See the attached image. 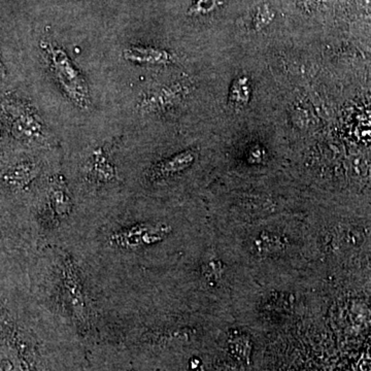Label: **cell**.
I'll return each instance as SVG.
<instances>
[{"label":"cell","instance_id":"obj_5","mask_svg":"<svg viewBox=\"0 0 371 371\" xmlns=\"http://www.w3.org/2000/svg\"><path fill=\"white\" fill-rule=\"evenodd\" d=\"M179 88H163L159 91L144 98L142 102V109L147 111H160L173 104L177 97H179Z\"/></svg>","mask_w":371,"mask_h":371},{"label":"cell","instance_id":"obj_1","mask_svg":"<svg viewBox=\"0 0 371 371\" xmlns=\"http://www.w3.org/2000/svg\"><path fill=\"white\" fill-rule=\"evenodd\" d=\"M41 49L45 52L55 80L67 97L81 109H89L91 105L89 87L67 53L59 46L48 41L41 43Z\"/></svg>","mask_w":371,"mask_h":371},{"label":"cell","instance_id":"obj_7","mask_svg":"<svg viewBox=\"0 0 371 371\" xmlns=\"http://www.w3.org/2000/svg\"><path fill=\"white\" fill-rule=\"evenodd\" d=\"M247 79H238L234 81L230 90L229 100L234 104H245L249 100V88Z\"/></svg>","mask_w":371,"mask_h":371},{"label":"cell","instance_id":"obj_2","mask_svg":"<svg viewBox=\"0 0 371 371\" xmlns=\"http://www.w3.org/2000/svg\"><path fill=\"white\" fill-rule=\"evenodd\" d=\"M4 115L15 136L27 142H45L47 140L45 126L39 116L29 107L15 100L4 104Z\"/></svg>","mask_w":371,"mask_h":371},{"label":"cell","instance_id":"obj_6","mask_svg":"<svg viewBox=\"0 0 371 371\" xmlns=\"http://www.w3.org/2000/svg\"><path fill=\"white\" fill-rule=\"evenodd\" d=\"M226 0H196L188 10L189 16L210 14L223 6Z\"/></svg>","mask_w":371,"mask_h":371},{"label":"cell","instance_id":"obj_3","mask_svg":"<svg viewBox=\"0 0 371 371\" xmlns=\"http://www.w3.org/2000/svg\"><path fill=\"white\" fill-rule=\"evenodd\" d=\"M125 60L146 67H163L170 65L173 55L162 48L151 46H130L123 51Z\"/></svg>","mask_w":371,"mask_h":371},{"label":"cell","instance_id":"obj_4","mask_svg":"<svg viewBox=\"0 0 371 371\" xmlns=\"http://www.w3.org/2000/svg\"><path fill=\"white\" fill-rule=\"evenodd\" d=\"M195 160V154L192 151H185L166 159L156 166L154 175L156 177H168L173 173H179L191 166Z\"/></svg>","mask_w":371,"mask_h":371},{"label":"cell","instance_id":"obj_8","mask_svg":"<svg viewBox=\"0 0 371 371\" xmlns=\"http://www.w3.org/2000/svg\"><path fill=\"white\" fill-rule=\"evenodd\" d=\"M34 168L30 164H22V166H17L16 168L13 169L11 171L10 175V183L11 184H20L26 183V180H30L34 175Z\"/></svg>","mask_w":371,"mask_h":371}]
</instances>
